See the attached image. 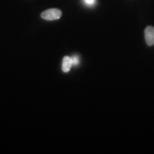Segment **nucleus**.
Masks as SVG:
<instances>
[{
    "label": "nucleus",
    "instance_id": "f257e3e1",
    "mask_svg": "<svg viewBox=\"0 0 154 154\" xmlns=\"http://www.w3.org/2000/svg\"><path fill=\"white\" fill-rule=\"evenodd\" d=\"M62 12L58 9H49L42 12V17L45 20L53 21L61 18Z\"/></svg>",
    "mask_w": 154,
    "mask_h": 154
},
{
    "label": "nucleus",
    "instance_id": "f03ea898",
    "mask_svg": "<svg viewBox=\"0 0 154 154\" xmlns=\"http://www.w3.org/2000/svg\"><path fill=\"white\" fill-rule=\"evenodd\" d=\"M145 38L146 44L149 46H153L154 44V27L152 26H148L145 29Z\"/></svg>",
    "mask_w": 154,
    "mask_h": 154
},
{
    "label": "nucleus",
    "instance_id": "7ed1b4c3",
    "mask_svg": "<svg viewBox=\"0 0 154 154\" xmlns=\"http://www.w3.org/2000/svg\"><path fill=\"white\" fill-rule=\"evenodd\" d=\"M73 66L72 59L69 57H64L62 62V70L63 72L66 73L69 72L72 66Z\"/></svg>",
    "mask_w": 154,
    "mask_h": 154
},
{
    "label": "nucleus",
    "instance_id": "20e7f679",
    "mask_svg": "<svg viewBox=\"0 0 154 154\" xmlns=\"http://www.w3.org/2000/svg\"><path fill=\"white\" fill-rule=\"evenodd\" d=\"M72 63L74 66H77V65L79 63V58L77 55H74L73 56V57H72Z\"/></svg>",
    "mask_w": 154,
    "mask_h": 154
},
{
    "label": "nucleus",
    "instance_id": "39448f33",
    "mask_svg": "<svg viewBox=\"0 0 154 154\" xmlns=\"http://www.w3.org/2000/svg\"><path fill=\"white\" fill-rule=\"evenodd\" d=\"M84 2L88 6H93L96 4V0H84Z\"/></svg>",
    "mask_w": 154,
    "mask_h": 154
}]
</instances>
